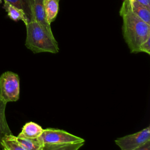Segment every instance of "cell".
Segmentation results:
<instances>
[{
  "instance_id": "6da1fadb",
  "label": "cell",
  "mask_w": 150,
  "mask_h": 150,
  "mask_svg": "<svg viewBox=\"0 0 150 150\" xmlns=\"http://www.w3.org/2000/svg\"><path fill=\"white\" fill-rule=\"evenodd\" d=\"M120 15L122 18V35L131 53H139L141 45L150 38V25L132 12L129 0L123 1Z\"/></svg>"
},
{
  "instance_id": "7a4b0ae2",
  "label": "cell",
  "mask_w": 150,
  "mask_h": 150,
  "mask_svg": "<svg viewBox=\"0 0 150 150\" xmlns=\"http://www.w3.org/2000/svg\"><path fill=\"white\" fill-rule=\"evenodd\" d=\"M26 47L34 53L48 52L57 53L59 51L58 43L54 38L49 36L36 21L26 25Z\"/></svg>"
},
{
  "instance_id": "3957f363",
  "label": "cell",
  "mask_w": 150,
  "mask_h": 150,
  "mask_svg": "<svg viewBox=\"0 0 150 150\" xmlns=\"http://www.w3.org/2000/svg\"><path fill=\"white\" fill-rule=\"evenodd\" d=\"M20 82L19 76L12 71H6L0 76V100L7 104L19 98Z\"/></svg>"
},
{
  "instance_id": "277c9868",
  "label": "cell",
  "mask_w": 150,
  "mask_h": 150,
  "mask_svg": "<svg viewBox=\"0 0 150 150\" xmlns=\"http://www.w3.org/2000/svg\"><path fill=\"white\" fill-rule=\"evenodd\" d=\"M44 144H68L84 142V139L74 135L69 132L54 128L43 129L40 136L39 137Z\"/></svg>"
},
{
  "instance_id": "5b68a950",
  "label": "cell",
  "mask_w": 150,
  "mask_h": 150,
  "mask_svg": "<svg viewBox=\"0 0 150 150\" xmlns=\"http://www.w3.org/2000/svg\"><path fill=\"white\" fill-rule=\"evenodd\" d=\"M150 141V127L148 126L136 133L127 135L115 139V144L121 150H135Z\"/></svg>"
},
{
  "instance_id": "8992f818",
  "label": "cell",
  "mask_w": 150,
  "mask_h": 150,
  "mask_svg": "<svg viewBox=\"0 0 150 150\" xmlns=\"http://www.w3.org/2000/svg\"><path fill=\"white\" fill-rule=\"evenodd\" d=\"M34 21L38 22L51 37L54 38L49 24L47 21L43 7V0H34Z\"/></svg>"
},
{
  "instance_id": "52a82bcc",
  "label": "cell",
  "mask_w": 150,
  "mask_h": 150,
  "mask_svg": "<svg viewBox=\"0 0 150 150\" xmlns=\"http://www.w3.org/2000/svg\"><path fill=\"white\" fill-rule=\"evenodd\" d=\"M22 9L25 13L29 22L34 21V0H4Z\"/></svg>"
},
{
  "instance_id": "ba28073f",
  "label": "cell",
  "mask_w": 150,
  "mask_h": 150,
  "mask_svg": "<svg viewBox=\"0 0 150 150\" xmlns=\"http://www.w3.org/2000/svg\"><path fill=\"white\" fill-rule=\"evenodd\" d=\"M43 130V129L38 124L29 122L24 125L17 137L23 138H37L40 136Z\"/></svg>"
},
{
  "instance_id": "9c48e42d",
  "label": "cell",
  "mask_w": 150,
  "mask_h": 150,
  "mask_svg": "<svg viewBox=\"0 0 150 150\" xmlns=\"http://www.w3.org/2000/svg\"><path fill=\"white\" fill-rule=\"evenodd\" d=\"M4 8L5 9L8 16L13 21H18L21 20L25 25L29 22L25 12L21 9L11 5L6 1H4Z\"/></svg>"
},
{
  "instance_id": "30bf717a",
  "label": "cell",
  "mask_w": 150,
  "mask_h": 150,
  "mask_svg": "<svg viewBox=\"0 0 150 150\" xmlns=\"http://www.w3.org/2000/svg\"><path fill=\"white\" fill-rule=\"evenodd\" d=\"M60 0H43V7L47 21L49 24L53 22L58 13Z\"/></svg>"
},
{
  "instance_id": "8fae6325",
  "label": "cell",
  "mask_w": 150,
  "mask_h": 150,
  "mask_svg": "<svg viewBox=\"0 0 150 150\" xmlns=\"http://www.w3.org/2000/svg\"><path fill=\"white\" fill-rule=\"evenodd\" d=\"M130 4L132 12L141 20L150 25V9L136 0Z\"/></svg>"
},
{
  "instance_id": "7c38bea8",
  "label": "cell",
  "mask_w": 150,
  "mask_h": 150,
  "mask_svg": "<svg viewBox=\"0 0 150 150\" xmlns=\"http://www.w3.org/2000/svg\"><path fill=\"white\" fill-rule=\"evenodd\" d=\"M6 103L0 100V148L2 149L1 140L6 135L11 134L12 132L8 126L6 117L5 108Z\"/></svg>"
},
{
  "instance_id": "4fadbf2b",
  "label": "cell",
  "mask_w": 150,
  "mask_h": 150,
  "mask_svg": "<svg viewBox=\"0 0 150 150\" xmlns=\"http://www.w3.org/2000/svg\"><path fill=\"white\" fill-rule=\"evenodd\" d=\"M16 140L25 150H41L43 143L39 138H23L15 137Z\"/></svg>"
},
{
  "instance_id": "5bb4252c",
  "label": "cell",
  "mask_w": 150,
  "mask_h": 150,
  "mask_svg": "<svg viewBox=\"0 0 150 150\" xmlns=\"http://www.w3.org/2000/svg\"><path fill=\"white\" fill-rule=\"evenodd\" d=\"M84 142L68 144H44L41 150H78Z\"/></svg>"
},
{
  "instance_id": "9a60e30c",
  "label": "cell",
  "mask_w": 150,
  "mask_h": 150,
  "mask_svg": "<svg viewBox=\"0 0 150 150\" xmlns=\"http://www.w3.org/2000/svg\"><path fill=\"white\" fill-rule=\"evenodd\" d=\"M1 146L5 150H25L18 142L15 136L12 134L6 135L2 139Z\"/></svg>"
},
{
  "instance_id": "2e32d148",
  "label": "cell",
  "mask_w": 150,
  "mask_h": 150,
  "mask_svg": "<svg viewBox=\"0 0 150 150\" xmlns=\"http://www.w3.org/2000/svg\"><path fill=\"white\" fill-rule=\"evenodd\" d=\"M139 52H144L150 54V38L142 43L139 48Z\"/></svg>"
},
{
  "instance_id": "e0dca14e",
  "label": "cell",
  "mask_w": 150,
  "mask_h": 150,
  "mask_svg": "<svg viewBox=\"0 0 150 150\" xmlns=\"http://www.w3.org/2000/svg\"><path fill=\"white\" fill-rule=\"evenodd\" d=\"M135 150H150V141L146 142L141 146L136 148Z\"/></svg>"
},
{
  "instance_id": "ac0fdd59",
  "label": "cell",
  "mask_w": 150,
  "mask_h": 150,
  "mask_svg": "<svg viewBox=\"0 0 150 150\" xmlns=\"http://www.w3.org/2000/svg\"><path fill=\"white\" fill-rule=\"evenodd\" d=\"M150 9V0H136Z\"/></svg>"
},
{
  "instance_id": "d6986e66",
  "label": "cell",
  "mask_w": 150,
  "mask_h": 150,
  "mask_svg": "<svg viewBox=\"0 0 150 150\" xmlns=\"http://www.w3.org/2000/svg\"><path fill=\"white\" fill-rule=\"evenodd\" d=\"M134 1V0H129V2H130V3H131V2H133Z\"/></svg>"
},
{
  "instance_id": "ffe728a7",
  "label": "cell",
  "mask_w": 150,
  "mask_h": 150,
  "mask_svg": "<svg viewBox=\"0 0 150 150\" xmlns=\"http://www.w3.org/2000/svg\"><path fill=\"white\" fill-rule=\"evenodd\" d=\"M0 150H5V149H3V148H2V149H0Z\"/></svg>"
},
{
  "instance_id": "44dd1931",
  "label": "cell",
  "mask_w": 150,
  "mask_h": 150,
  "mask_svg": "<svg viewBox=\"0 0 150 150\" xmlns=\"http://www.w3.org/2000/svg\"><path fill=\"white\" fill-rule=\"evenodd\" d=\"M1 2H2V1H1V0H0V4H1Z\"/></svg>"
},
{
  "instance_id": "7402d4cb",
  "label": "cell",
  "mask_w": 150,
  "mask_h": 150,
  "mask_svg": "<svg viewBox=\"0 0 150 150\" xmlns=\"http://www.w3.org/2000/svg\"><path fill=\"white\" fill-rule=\"evenodd\" d=\"M0 149H1V148H0Z\"/></svg>"
}]
</instances>
